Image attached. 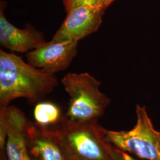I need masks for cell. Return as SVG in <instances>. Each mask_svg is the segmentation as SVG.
Segmentation results:
<instances>
[{"mask_svg": "<svg viewBox=\"0 0 160 160\" xmlns=\"http://www.w3.org/2000/svg\"><path fill=\"white\" fill-rule=\"evenodd\" d=\"M58 85L51 74L25 62L14 53L0 51V108L24 98L32 104L43 101Z\"/></svg>", "mask_w": 160, "mask_h": 160, "instance_id": "cell-1", "label": "cell"}, {"mask_svg": "<svg viewBox=\"0 0 160 160\" xmlns=\"http://www.w3.org/2000/svg\"><path fill=\"white\" fill-rule=\"evenodd\" d=\"M69 160H122L98 120L73 122L64 116L50 128Z\"/></svg>", "mask_w": 160, "mask_h": 160, "instance_id": "cell-2", "label": "cell"}, {"mask_svg": "<svg viewBox=\"0 0 160 160\" xmlns=\"http://www.w3.org/2000/svg\"><path fill=\"white\" fill-rule=\"evenodd\" d=\"M70 100L64 116L73 122L98 120L110 104V99L100 90L101 82L88 72H69L61 80Z\"/></svg>", "mask_w": 160, "mask_h": 160, "instance_id": "cell-3", "label": "cell"}, {"mask_svg": "<svg viewBox=\"0 0 160 160\" xmlns=\"http://www.w3.org/2000/svg\"><path fill=\"white\" fill-rule=\"evenodd\" d=\"M137 122L131 130H106L114 148L142 160H160V131L155 129L145 106H136Z\"/></svg>", "mask_w": 160, "mask_h": 160, "instance_id": "cell-4", "label": "cell"}, {"mask_svg": "<svg viewBox=\"0 0 160 160\" xmlns=\"http://www.w3.org/2000/svg\"><path fill=\"white\" fill-rule=\"evenodd\" d=\"M29 120L14 106L0 108V149L6 160H31L27 139Z\"/></svg>", "mask_w": 160, "mask_h": 160, "instance_id": "cell-5", "label": "cell"}, {"mask_svg": "<svg viewBox=\"0 0 160 160\" xmlns=\"http://www.w3.org/2000/svg\"><path fill=\"white\" fill-rule=\"evenodd\" d=\"M106 10L99 6H81L67 12L51 40L79 42L97 31L102 23Z\"/></svg>", "mask_w": 160, "mask_h": 160, "instance_id": "cell-6", "label": "cell"}, {"mask_svg": "<svg viewBox=\"0 0 160 160\" xmlns=\"http://www.w3.org/2000/svg\"><path fill=\"white\" fill-rule=\"evenodd\" d=\"M78 42L51 40L28 52V62L46 72L55 74L68 67L78 51Z\"/></svg>", "mask_w": 160, "mask_h": 160, "instance_id": "cell-7", "label": "cell"}, {"mask_svg": "<svg viewBox=\"0 0 160 160\" xmlns=\"http://www.w3.org/2000/svg\"><path fill=\"white\" fill-rule=\"evenodd\" d=\"M6 2L1 0L0 44L12 52H29L46 42L44 36L34 27L28 24L24 29L17 28L10 23L4 14Z\"/></svg>", "mask_w": 160, "mask_h": 160, "instance_id": "cell-8", "label": "cell"}, {"mask_svg": "<svg viewBox=\"0 0 160 160\" xmlns=\"http://www.w3.org/2000/svg\"><path fill=\"white\" fill-rule=\"evenodd\" d=\"M27 139L31 160H69L50 129L29 121Z\"/></svg>", "mask_w": 160, "mask_h": 160, "instance_id": "cell-9", "label": "cell"}, {"mask_svg": "<svg viewBox=\"0 0 160 160\" xmlns=\"http://www.w3.org/2000/svg\"><path fill=\"white\" fill-rule=\"evenodd\" d=\"M60 108L51 102H40L36 104L33 111L34 123L38 126L50 129L58 125L62 119Z\"/></svg>", "mask_w": 160, "mask_h": 160, "instance_id": "cell-10", "label": "cell"}, {"mask_svg": "<svg viewBox=\"0 0 160 160\" xmlns=\"http://www.w3.org/2000/svg\"><path fill=\"white\" fill-rule=\"evenodd\" d=\"M67 12L81 6H99L106 9L105 0H62Z\"/></svg>", "mask_w": 160, "mask_h": 160, "instance_id": "cell-11", "label": "cell"}, {"mask_svg": "<svg viewBox=\"0 0 160 160\" xmlns=\"http://www.w3.org/2000/svg\"><path fill=\"white\" fill-rule=\"evenodd\" d=\"M118 151L119 154H120L122 160H141V159H138L137 158H135L134 156L129 154H128L127 152H125L121 151H119V150H118Z\"/></svg>", "mask_w": 160, "mask_h": 160, "instance_id": "cell-12", "label": "cell"}, {"mask_svg": "<svg viewBox=\"0 0 160 160\" xmlns=\"http://www.w3.org/2000/svg\"><path fill=\"white\" fill-rule=\"evenodd\" d=\"M115 0H105V2H106V6L107 7H108Z\"/></svg>", "mask_w": 160, "mask_h": 160, "instance_id": "cell-13", "label": "cell"}, {"mask_svg": "<svg viewBox=\"0 0 160 160\" xmlns=\"http://www.w3.org/2000/svg\"><path fill=\"white\" fill-rule=\"evenodd\" d=\"M1 160H6V153L3 152L1 155Z\"/></svg>", "mask_w": 160, "mask_h": 160, "instance_id": "cell-14", "label": "cell"}]
</instances>
